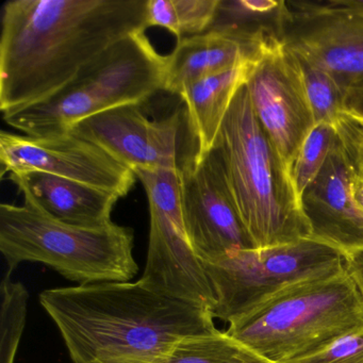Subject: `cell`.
<instances>
[{
  "instance_id": "3957f363",
  "label": "cell",
  "mask_w": 363,
  "mask_h": 363,
  "mask_svg": "<svg viewBox=\"0 0 363 363\" xmlns=\"http://www.w3.org/2000/svg\"><path fill=\"white\" fill-rule=\"evenodd\" d=\"M214 148L255 247L311 237L291 174L257 118L246 84L233 99Z\"/></svg>"
},
{
  "instance_id": "ba28073f",
  "label": "cell",
  "mask_w": 363,
  "mask_h": 363,
  "mask_svg": "<svg viewBox=\"0 0 363 363\" xmlns=\"http://www.w3.org/2000/svg\"><path fill=\"white\" fill-rule=\"evenodd\" d=\"M150 207L147 261L141 281L156 292L197 303L216 306L205 269L196 256L182 216L179 172L137 169Z\"/></svg>"
},
{
  "instance_id": "484cf974",
  "label": "cell",
  "mask_w": 363,
  "mask_h": 363,
  "mask_svg": "<svg viewBox=\"0 0 363 363\" xmlns=\"http://www.w3.org/2000/svg\"><path fill=\"white\" fill-rule=\"evenodd\" d=\"M344 104L345 116L363 124V79L346 90Z\"/></svg>"
},
{
  "instance_id": "2e32d148",
  "label": "cell",
  "mask_w": 363,
  "mask_h": 363,
  "mask_svg": "<svg viewBox=\"0 0 363 363\" xmlns=\"http://www.w3.org/2000/svg\"><path fill=\"white\" fill-rule=\"evenodd\" d=\"M9 179L24 203L69 225L101 227L110 224L118 195L41 172L12 173Z\"/></svg>"
},
{
  "instance_id": "d6986e66",
  "label": "cell",
  "mask_w": 363,
  "mask_h": 363,
  "mask_svg": "<svg viewBox=\"0 0 363 363\" xmlns=\"http://www.w3.org/2000/svg\"><path fill=\"white\" fill-rule=\"evenodd\" d=\"M222 0H147V26L161 27L178 41L201 35L218 20Z\"/></svg>"
},
{
  "instance_id": "603a6c76",
  "label": "cell",
  "mask_w": 363,
  "mask_h": 363,
  "mask_svg": "<svg viewBox=\"0 0 363 363\" xmlns=\"http://www.w3.org/2000/svg\"><path fill=\"white\" fill-rule=\"evenodd\" d=\"M286 363H363V329L333 342L316 354Z\"/></svg>"
},
{
  "instance_id": "9c48e42d",
  "label": "cell",
  "mask_w": 363,
  "mask_h": 363,
  "mask_svg": "<svg viewBox=\"0 0 363 363\" xmlns=\"http://www.w3.org/2000/svg\"><path fill=\"white\" fill-rule=\"evenodd\" d=\"M69 133L97 144L133 172H179L184 163L197 154V142L186 109L150 121L141 106H122L77 123Z\"/></svg>"
},
{
  "instance_id": "5b68a950",
  "label": "cell",
  "mask_w": 363,
  "mask_h": 363,
  "mask_svg": "<svg viewBox=\"0 0 363 363\" xmlns=\"http://www.w3.org/2000/svg\"><path fill=\"white\" fill-rule=\"evenodd\" d=\"M133 229L111 222L82 227L50 218L37 208L0 206V252L10 273L22 262H39L77 282H130L139 271Z\"/></svg>"
},
{
  "instance_id": "52a82bcc",
  "label": "cell",
  "mask_w": 363,
  "mask_h": 363,
  "mask_svg": "<svg viewBox=\"0 0 363 363\" xmlns=\"http://www.w3.org/2000/svg\"><path fill=\"white\" fill-rule=\"evenodd\" d=\"M345 260L343 250L310 237L205 261L216 299L212 315L230 324L284 289L345 267Z\"/></svg>"
},
{
  "instance_id": "e0dca14e",
  "label": "cell",
  "mask_w": 363,
  "mask_h": 363,
  "mask_svg": "<svg viewBox=\"0 0 363 363\" xmlns=\"http://www.w3.org/2000/svg\"><path fill=\"white\" fill-rule=\"evenodd\" d=\"M257 63H244L223 73L191 82L180 92L191 131L197 142V156L216 147L218 133L238 91L247 84Z\"/></svg>"
},
{
  "instance_id": "83f0119b",
  "label": "cell",
  "mask_w": 363,
  "mask_h": 363,
  "mask_svg": "<svg viewBox=\"0 0 363 363\" xmlns=\"http://www.w3.org/2000/svg\"><path fill=\"white\" fill-rule=\"evenodd\" d=\"M352 191L354 203H356L357 207L359 208L361 213L363 214V177H361L357 173L352 178Z\"/></svg>"
},
{
  "instance_id": "277c9868",
  "label": "cell",
  "mask_w": 363,
  "mask_h": 363,
  "mask_svg": "<svg viewBox=\"0 0 363 363\" xmlns=\"http://www.w3.org/2000/svg\"><path fill=\"white\" fill-rule=\"evenodd\" d=\"M363 329V294L345 267L292 284L226 333L271 363L316 354Z\"/></svg>"
},
{
  "instance_id": "f1b7e54d",
  "label": "cell",
  "mask_w": 363,
  "mask_h": 363,
  "mask_svg": "<svg viewBox=\"0 0 363 363\" xmlns=\"http://www.w3.org/2000/svg\"><path fill=\"white\" fill-rule=\"evenodd\" d=\"M357 123H358V122H357ZM359 124H360V123H359ZM360 125H362V126H363V124H360Z\"/></svg>"
},
{
  "instance_id": "cb8c5ba5",
  "label": "cell",
  "mask_w": 363,
  "mask_h": 363,
  "mask_svg": "<svg viewBox=\"0 0 363 363\" xmlns=\"http://www.w3.org/2000/svg\"><path fill=\"white\" fill-rule=\"evenodd\" d=\"M335 130H337V135L352 160L354 171L359 176L363 177L362 125L345 116L337 125Z\"/></svg>"
},
{
  "instance_id": "7a4b0ae2",
  "label": "cell",
  "mask_w": 363,
  "mask_h": 363,
  "mask_svg": "<svg viewBox=\"0 0 363 363\" xmlns=\"http://www.w3.org/2000/svg\"><path fill=\"white\" fill-rule=\"evenodd\" d=\"M40 303L74 363H141L186 337L218 330L207 308L161 294L141 280L50 289Z\"/></svg>"
},
{
  "instance_id": "8fae6325",
  "label": "cell",
  "mask_w": 363,
  "mask_h": 363,
  "mask_svg": "<svg viewBox=\"0 0 363 363\" xmlns=\"http://www.w3.org/2000/svg\"><path fill=\"white\" fill-rule=\"evenodd\" d=\"M179 178L184 225L201 262L256 248L240 218L216 148L205 156L189 158Z\"/></svg>"
},
{
  "instance_id": "ac0fdd59",
  "label": "cell",
  "mask_w": 363,
  "mask_h": 363,
  "mask_svg": "<svg viewBox=\"0 0 363 363\" xmlns=\"http://www.w3.org/2000/svg\"><path fill=\"white\" fill-rule=\"evenodd\" d=\"M141 363H271L226 331L186 337L164 354Z\"/></svg>"
},
{
  "instance_id": "30bf717a",
  "label": "cell",
  "mask_w": 363,
  "mask_h": 363,
  "mask_svg": "<svg viewBox=\"0 0 363 363\" xmlns=\"http://www.w3.org/2000/svg\"><path fill=\"white\" fill-rule=\"evenodd\" d=\"M1 176L41 172L126 196L135 173L97 144L71 133L45 137L0 133Z\"/></svg>"
},
{
  "instance_id": "4fadbf2b",
  "label": "cell",
  "mask_w": 363,
  "mask_h": 363,
  "mask_svg": "<svg viewBox=\"0 0 363 363\" xmlns=\"http://www.w3.org/2000/svg\"><path fill=\"white\" fill-rule=\"evenodd\" d=\"M286 6L284 42L293 52L333 76L344 92L363 79V18Z\"/></svg>"
},
{
  "instance_id": "9a60e30c",
  "label": "cell",
  "mask_w": 363,
  "mask_h": 363,
  "mask_svg": "<svg viewBox=\"0 0 363 363\" xmlns=\"http://www.w3.org/2000/svg\"><path fill=\"white\" fill-rule=\"evenodd\" d=\"M284 43H272L229 23L177 41L167 56L163 91L179 95L191 82L223 73L244 63H258L269 50Z\"/></svg>"
},
{
  "instance_id": "5bb4252c",
  "label": "cell",
  "mask_w": 363,
  "mask_h": 363,
  "mask_svg": "<svg viewBox=\"0 0 363 363\" xmlns=\"http://www.w3.org/2000/svg\"><path fill=\"white\" fill-rule=\"evenodd\" d=\"M354 175V165L337 135L326 163L301 196L311 238L344 252L363 248V214L352 191Z\"/></svg>"
},
{
  "instance_id": "6da1fadb",
  "label": "cell",
  "mask_w": 363,
  "mask_h": 363,
  "mask_svg": "<svg viewBox=\"0 0 363 363\" xmlns=\"http://www.w3.org/2000/svg\"><path fill=\"white\" fill-rule=\"evenodd\" d=\"M147 0H10L0 35L3 116L41 103L125 38L148 28Z\"/></svg>"
},
{
  "instance_id": "44dd1931",
  "label": "cell",
  "mask_w": 363,
  "mask_h": 363,
  "mask_svg": "<svg viewBox=\"0 0 363 363\" xmlns=\"http://www.w3.org/2000/svg\"><path fill=\"white\" fill-rule=\"evenodd\" d=\"M0 363L16 362L18 344L26 325L28 292L23 284L13 281L7 272L1 281Z\"/></svg>"
},
{
  "instance_id": "ffe728a7",
  "label": "cell",
  "mask_w": 363,
  "mask_h": 363,
  "mask_svg": "<svg viewBox=\"0 0 363 363\" xmlns=\"http://www.w3.org/2000/svg\"><path fill=\"white\" fill-rule=\"evenodd\" d=\"M294 54L298 59L315 125L327 123L335 128L345 116V92L333 76Z\"/></svg>"
},
{
  "instance_id": "7402d4cb",
  "label": "cell",
  "mask_w": 363,
  "mask_h": 363,
  "mask_svg": "<svg viewBox=\"0 0 363 363\" xmlns=\"http://www.w3.org/2000/svg\"><path fill=\"white\" fill-rule=\"evenodd\" d=\"M337 140L335 127L327 123L316 124L308 135L293 163L291 177L301 201L307 186L324 167Z\"/></svg>"
},
{
  "instance_id": "4316f807",
  "label": "cell",
  "mask_w": 363,
  "mask_h": 363,
  "mask_svg": "<svg viewBox=\"0 0 363 363\" xmlns=\"http://www.w3.org/2000/svg\"><path fill=\"white\" fill-rule=\"evenodd\" d=\"M345 264L363 294V248L346 252Z\"/></svg>"
},
{
  "instance_id": "d4e9b609",
  "label": "cell",
  "mask_w": 363,
  "mask_h": 363,
  "mask_svg": "<svg viewBox=\"0 0 363 363\" xmlns=\"http://www.w3.org/2000/svg\"><path fill=\"white\" fill-rule=\"evenodd\" d=\"M288 4L295 9L305 11L335 12L363 18V0H301Z\"/></svg>"
},
{
  "instance_id": "8992f818",
  "label": "cell",
  "mask_w": 363,
  "mask_h": 363,
  "mask_svg": "<svg viewBox=\"0 0 363 363\" xmlns=\"http://www.w3.org/2000/svg\"><path fill=\"white\" fill-rule=\"evenodd\" d=\"M146 31L112 45L50 99L4 120L30 137L69 133L91 116L127 105H140L164 86L167 56L157 52Z\"/></svg>"
},
{
  "instance_id": "7c38bea8",
  "label": "cell",
  "mask_w": 363,
  "mask_h": 363,
  "mask_svg": "<svg viewBox=\"0 0 363 363\" xmlns=\"http://www.w3.org/2000/svg\"><path fill=\"white\" fill-rule=\"evenodd\" d=\"M246 88L259 123L291 174L315 122L298 59L286 42L261 58Z\"/></svg>"
}]
</instances>
